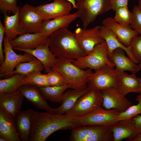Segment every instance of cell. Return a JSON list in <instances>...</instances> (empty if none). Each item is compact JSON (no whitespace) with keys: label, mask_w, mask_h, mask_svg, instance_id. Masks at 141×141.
Returning <instances> with one entry per match:
<instances>
[{"label":"cell","mask_w":141,"mask_h":141,"mask_svg":"<svg viewBox=\"0 0 141 141\" xmlns=\"http://www.w3.org/2000/svg\"><path fill=\"white\" fill-rule=\"evenodd\" d=\"M81 126L79 118L69 114L34 111L33 129L29 141H45L57 131L72 130Z\"/></svg>","instance_id":"obj_1"},{"label":"cell","mask_w":141,"mask_h":141,"mask_svg":"<svg viewBox=\"0 0 141 141\" xmlns=\"http://www.w3.org/2000/svg\"><path fill=\"white\" fill-rule=\"evenodd\" d=\"M48 46L57 58L74 60L87 55L79 46L74 33L62 28L49 36Z\"/></svg>","instance_id":"obj_2"},{"label":"cell","mask_w":141,"mask_h":141,"mask_svg":"<svg viewBox=\"0 0 141 141\" xmlns=\"http://www.w3.org/2000/svg\"><path fill=\"white\" fill-rule=\"evenodd\" d=\"M74 60L57 58L51 70L57 71L63 76L65 83L69 89H84L88 88L87 80L93 73L92 69H82L72 63Z\"/></svg>","instance_id":"obj_3"},{"label":"cell","mask_w":141,"mask_h":141,"mask_svg":"<svg viewBox=\"0 0 141 141\" xmlns=\"http://www.w3.org/2000/svg\"><path fill=\"white\" fill-rule=\"evenodd\" d=\"M77 11L86 29L99 15L111 9V0H76Z\"/></svg>","instance_id":"obj_4"},{"label":"cell","mask_w":141,"mask_h":141,"mask_svg":"<svg viewBox=\"0 0 141 141\" xmlns=\"http://www.w3.org/2000/svg\"><path fill=\"white\" fill-rule=\"evenodd\" d=\"M70 141H114L110 126L88 125L81 126L72 130Z\"/></svg>","instance_id":"obj_5"},{"label":"cell","mask_w":141,"mask_h":141,"mask_svg":"<svg viewBox=\"0 0 141 141\" xmlns=\"http://www.w3.org/2000/svg\"><path fill=\"white\" fill-rule=\"evenodd\" d=\"M103 101L101 90H89L78 99L73 107L66 114L81 118L102 107Z\"/></svg>","instance_id":"obj_6"},{"label":"cell","mask_w":141,"mask_h":141,"mask_svg":"<svg viewBox=\"0 0 141 141\" xmlns=\"http://www.w3.org/2000/svg\"><path fill=\"white\" fill-rule=\"evenodd\" d=\"M107 50V45L104 41L97 45L90 54L74 60L72 63L84 70L90 69L95 70L105 64L114 67L115 65L108 58Z\"/></svg>","instance_id":"obj_7"},{"label":"cell","mask_w":141,"mask_h":141,"mask_svg":"<svg viewBox=\"0 0 141 141\" xmlns=\"http://www.w3.org/2000/svg\"><path fill=\"white\" fill-rule=\"evenodd\" d=\"M3 45V52L5 54L4 61L0 66V76L5 78L13 76L12 73L14 68L19 63L30 61L36 58L27 52L24 54H18L15 52L8 39L5 36Z\"/></svg>","instance_id":"obj_8"},{"label":"cell","mask_w":141,"mask_h":141,"mask_svg":"<svg viewBox=\"0 0 141 141\" xmlns=\"http://www.w3.org/2000/svg\"><path fill=\"white\" fill-rule=\"evenodd\" d=\"M95 70L88 79L87 86L89 90H101L117 87V72L114 67L105 64Z\"/></svg>","instance_id":"obj_9"},{"label":"cell","mask_w":141,"mask_h":141,"mask_svg":"<svg viewBox=\"0 0 141 141\" xmlns=\"http://www.w3.org/2000/svg\"><path fill=\"white\" fill-rule=\"evenodd\" d=\"M43 20L36 7L28 4L24 5L19 10V28L22 33L39 32Z\"/></svg>","instance_id":"obj_10"},{"label":"cell","mask_w":141,"mask_h":141,"mask_svg":"<svg viewBox=\"0 0 141 141\" xmlns=\"http://www.w3.org/2000/svg\"><path fill=\"white\" fill-rule=\"evenodd\" d=\"M120 113L115 109L107 110L102 107L79 118L82 126H110L119 121Z\"/></svg>","instance_id":"obj_11"},{"label":"cell","mask_w":141,"mask_h":141,"mask_svg":"<svg viewBox=\"0 0 141 141\" xmlns=\"http://www.w3.org/2000/svg\"><path fill=\"white\" fill-rule=\"evenodd\" d=\"M100 27L96 26L91 28L78 27L74 33L79 46L87 55L104 41L100 35Z\"/></svg>","instance_id":"obj_12"},{"label":"cell","mask_w":141,"mask_h":141,"mask_svg":"<svg viewBox=\"0 0 141 141\" xmlns=\"http://www.w3.org/2000/svg\"><path fill=\"white\" fill-rule=\"evenodd\" d=\"M36 8L43 21L69 14L73 8L72 4L66 0H54L52 2L41 4Z\"/></svg>","instance_id":"obj_13"},{"label":"cell","mask_w":141,"mask_h":141,"mask_svg":"<svg viewBox=\"0 0 141 141\" xmlns=\"http://www.w3.org/2000/svg\"><path fill=\"white\" fill-rule=\"evenodd\" d=\"M101 91L103 98L102 107L106 109H115L122 113L132 105V103L125 96L120 93L116 87Z\"/></svg>","instance_id":"obj_14"},{"label":"cell","mask_w":141,"mask_h":141,"mask_svg":"<svg viewBox=\"0 0 141 141\" xmlns=\"http://www.w3.org/2000/svg\"><path fill=\"white\" fill-rule=\"evenodd\" d=\"M49 37L39 32L36 33H26L18 35L9 41L13 48L34 49L42 45H48Z\"/></svg>","instance_id":"obj_15"},{"label":"cell","mask_w":141,"mask_h":141,"mask_svg":"<svg viewBox=\"0 0 141 141\" xmlns=\"http://www.w3.org/2000/svg\"><path fill=\"white\" fill-rule=\"evenodd\" d=\"M102 25L111 29L116 35L118 40L125 46L128 47L132 39L138 34L130 26L122 25L111 17L104 19Z\"/></svg>","instance_id":"obj_16"},{"label":"cell","mask_w":141,"mask_h":141,"mask_svg":"<svg viewBox=\"0 0 141 141\" xmlns=\"http://www.w3.org/2000/svg\"><path fill=\"white\" fill-rule=\"evenodd\" d=\"M0 135L8 141H20L21 139L17 131L15 118L0 106Z\"/></svg>","instance_id":"obj_17"},{"label":"cell","mask_w":141,"mask_h":141,"mask_svg":"<svg viewBox=\"0 0 141 141\" xmlns=\"http://www.w3.org/2000/svg\"><path fill=\"white\" fill-rule=\"evenodd\" d=\"M34 112L32 109L20 110L15 116L16 129L22 141H29L33 129Z\"/></svg>","instance_id":"obj_18"},{"label":"cell","mask_w":141,"mask_h":141,"mask_svg":"<svg viewBox=\"0 0 141 141\" xmlns=\"http://www.w3.org/2000/svg\"><path fill=\"white\" fill-rule=\"evenodd\" d=\"M114 141L127 139L132 141L138 134L133 118L118 121L110 126Z\"/></svg>","instance_id":"obj_19"},{"label":"cell","mask_w":141,"mask_h":141,"mask_svg":"<svg viewBox=\"0 0 141 141\" xmlns=\"http://www.w3.org/2000/svg\"><path fill=\"white\" fill-rule=\"evenodd\" d=\"M24 97L19 89L0 93V106L15 118L20 110Z\"/></svg>","instance_id":"obj_20"},{"label":"cell","mask_w":141,"mask_h":141,"mask_svg":"<svg viewBox=\"0 0 141 141\" xmlns=\"http://www.w3.org/2000/svg\"><path fill=\"white\" fill-rule=\"evenodd\" d=\"M79 16L77 11L50 20H43L40 32L49 37L53 32L62 28H67Z\"/></svg>","instance_id":"obj_21"},{"label":"cell","mask_w":141,"mask_h":141,"mask_svg":"<svg viewBox=\"0 0 141 141\" xmlns=\"http://www.w3.org/2000/svg\"><path fill=\"white\" fill-rule=\"evenodd\" d=\"M19 89L24 97L38 108L54 113V108H51L47 103L38 87L34 85L26 84L21 86Z\"/></svg>","instance_id":"obj_22"},{"label":"cell","mask_w":141,"mask_h":141,"mask_svg":"<svg viewBox=\"0 0 141 141\" xmlns=\"http://www.w3.org/2000/svg\"><path fill=\"white\" fill-rule=\"evenodd\" d=\"M124 51L121 48L116 49L110 55H108L109 61L115 65L117 72L129 71L136 73L140 70L139 66L126 56Z\"/></svg>","instance_id":"obj_23"},{"label":"cell","mask_w":141,"mask_h":141,"mask_svg":"<svg viewBox=\"0 0 141 141\" xmlns=\"http://www.w3.org/2000/svg\"><path fill=\"white\" fill-rule=\"evenodd\" d=\"M14 49L28 53L38 59L43 64L46 73L51 70L57 57L51 51L48 45H42L34 49L14 48Z\"/></svg>","instance_id":"obj_24"},{"label":"cell","mask_w":141,"mask_h":141,"mask_svg":"<svg viewBox=\"0 0 141 141\" xmlns=\"http://www.w3.org/2000/svg\"><path fill=\"white\" fill-rule=\"evenodd\" d=\"M99 31L101 36L107 44L108 55H110L116 49L121 48L126 53L132 61L138 63L131 53L130 47H126L121 43L117 39L116 34L111 29L102 25L100 26Z\"/></svg>","instance_id":"obj_25"},{"label":"cell","mask_w":141,"mask_h":141,"mask_svg":"<svg viewBox=\"0 0 141 141\" xmlns=\"http://www.w3.org/2000/svg\"><path fill=\"white\" fill-rule=\"evenodd\" d=\"M116 72L117 88L120 94L125 96L129 93H138L139 81L136 73L128 74L125 72Z\"/></svg>","instance_id":"obj_26"},{"label":"cell","mask_w":141,"mask_h":141,"mask_svg":"<svg viewBox=\"0 0 141 141\" xmlns=\"http://www.w3.org/2000/svg\"><path fill=\"white\" fill-rule=\"evenodd\" d=\"M67 89L62 97L61 104L58 107L54 108V113L65 114L73 107L78 99L89 90L88 88L80 89Z\"/></svg>","instance_id":"obj_27"},{"label":"cell","mask_w":141,"mask_h":141,"mask_svg":"<svg viewBox=\"0 0 141 141\" xmlns=\"http://www.w3.org/2000/svg\"><path fill=\"white\" fill-rule=\"evenodd\" d=\"M19 10L11 16L8 15L7 13L3 14L5 36L9 41L22 34L19 28Z\"/></svg>","instance_id":"obj_28"},{"label":"cell","mask_w":141,"mask_h":141,"mask_svg":"<svg viewBox=\"0 0 141 141\" xmlns=\"http://www.w3.org/2000/svg\"><path fill=\"white\" fill-rule=\"evenodd\" d=\"M42 95L45 99L51 102L61 104L62 97L64 92L69 89V86L66 84L58 86H48L38 87Z\"/></svg>","instance_id":"obj_29"},{"label":"cell","mask_w":141,"mask_h":141,"mask_svg":"<svg viewBox=\"0 0 141 141\" xmlns=\"http://www.w3.org/2000/svg\"><path fill=\"white\" fill-rule=\"evenodd\" d=\"M25 75L16 74L12 76L0 80V93L13 91L25 85Z\"/></svg>","instance_id":"obj_30"},{"label":"cell","mask_w":141,"mask_h":141,"mask_svg":"<svg viewBox=\"0 0 141 141\" xmlns=\"http://www.w3.org/2000/svg\"><path fill=\"white\" fill-rule=\"evenodd\" d=\"M15 69L12 73L13 75L16 74L26 75L34 71H41L44 69V67L41 62L36 58L29 62L19 63Z\"/></svg>","instance_id":"obj_31"},{"label":"cell","mask_w":141,"mask_h":141,"mask_svg":"<svg viewBox=\"0 0 141 141\" xmlns=\"http://www.w3.org/2000/svg\"><path fill=\"white\" fill-rule=\"evenodd\" d=\"M26 84L34 85L38 87L49 86L46 74L40 71H36L25 75Z\"/></svg>","instance_id":"obj_32"},{"label":"cell","mask_w":141,"mask_h":141,"mask_svg":"<svg viewBox=\"0 0 141 141\" xmlns=\"http://www.w3.org/2000/svg\"><path fill=\"white\" fill-rule=\"evenodd\" d=\"M114 20L120 24L130 26L133 18V14L129 10L128 6L119 8L115 11Z\"/></svg>","instance_id":"obj_33"},{"label":"cell","mask_w":141,"mask_h":141,"mask_svg":"<svg viewBox=\"0 0 141 141\" xmlns=\"http://www.w3.org/2000/svg\"><path fill=\"white\" fill-rule=\"evenodd\" d=\"M137 104L131 105L125 111L120 113L119 115V121L133 118L141 114V93L136 97Z\"/></svg>","instance_id":"obj_34"},{"label":"cell","mask_w":141,"mask_h":141,"mask_svg":"<svg viewBox=\"0 0 141 141\" xmlns=\"http://www.w3.org/2000/svg\"><path fill=\"white\" fill-rule=\"evenodd\" d=\"M129 46L134 58L138 63H141V36L133 38L131 41Z\"/></svg>","instance_id":"obj_35"},{"label":"cell","mask_w":141,"mask_h":141,"mask_svg":"<svg viewBox=\"0 0 141 141\" xmlns=\"http://www.w3.org/2000/svg\"><path fill=\"white\" fill-rule=\"evenodd\" d=\"M132 13L133 18L130 27L141 36V10L138 6L134 5Z\"/></svg>","instance_id":"obj_36"},{"label":"cell","mask_w":141,"mask_h":141,"mask_svg":"<svg viewBox=\"0 0 141 141\" xmlns=\"http://www.w3.org/2000/svg\"><path fill=\"white\" fill-rule=\"evenodd\" d=\"M46 75L49 86H58L65 84L63 76L57 71L51 70Z\"/></svg>","instance_id":"obj_37"},{"label":"cell","mask_w":141,"mask_h":141,"mask_svg":"<svg viewBox=\"0 0 141 141\" xmlns=\"http://www.w3.org/2000/svg\"><path fill=\"white\" fill-rule=\"evenodd\" d=\"M17 0H0V9L3 14L11 12L15 14L20 9L17 5Z\"/></svg>","instance_id":"obj_38"},{"label":"cell","mask_w":141,"mask_h":141,"mask_svg":"<svg viewBox=\"0 0 141 141\" xmlns=\"http://www.w3.org/2000/svg\"><path fill=\"white\" fill-rule=\"evenodd\" d=\"M5 34V30L4 26L1 21H0V63L1 64L4 61V56L3 54V49L2 44Z\"/></svg>","instance_id":"obj_39"},{"label":"cell","mask_w":141,"mask_h":141,"mask_svg":"<svg viewBox=\"0 0 141 141\" xmlns=\"http://www.w3.org/2000/svg\"><path fill=\"white\" fill-rule=\"evenodd\" d=\"M128 0H111L112 9L115 11L118 9L128 6Z\"/></svg>","instance_id":"obj_40"},{"label":"cell","mask_w":141,"mask_h":141,"mask_svg":"<svg viewBox=\"0 0 141 141\" xmlns=\"http://www.w3.org/2000/svg\"><path fill=\"white\" fill-rule=\"evenodd\" d=\"M133 118L138 134L141 133V116L138 115Z\"/></svg>","instance_id":"obj_41"},{"label":"cell","mask_w":141,"mask_h":141,"mask_svg":"<svg viewBox=\"0 0 141 141\" xmlns=\"http://www.w3.org/2000/svg\"><path fill=\"white\" fill-rule=\"evenodd\" d=\"M132 141H141V133L138 134Z\"/></svg>","instance_id":"obj_42"},{"label":"cell","mask_w":141,"mask_h":141,"mask_svg":"<svg viewBox=\"0 0 141 141\" xmlns=\"http://www.w3.org/2000/svg\"><path fill=\"white\" fill-rule=\"evenodd\" d=\"M49 1H51V0H48ZM66 0L70 3L73 6V8L74 9H77V7L76 5V0Z\"/></svg>","instance_id":"obj_43"},{"label":"cell","mask_w":141,"mask_h":141,"mask_svg":"<svg viewBox=\"0 0 141 141\" xmlns=\"http://www.w3.org/2000/svg\"><path fill=\"white\" fill-rule=\"evenodd\" d=\"M139 81V87L138 91V93H141V78H138Z\"/></svg>","instance_id":"obj_44"},{"label":"cell","mask_w":141,"mask_h":141,"mask_svg":"<svg viewBox=\"0 0 141 141\" xmlns=\"http://www.w3.org/2000/svg\"><path fill=\"white\" fill-rule=\"evenodd\" d=\"M0 141H8L4 137L0 135Z\"/></svg>","instance_id":"obj_45"},{"label":"cell","mask_w":141,"mask_h":141,"mask_svg":"<svg viewBox=\"0 0 141 141\" xmlns=\"http://www.w3.org/2000/svg\"><path fill=\"white\" fill-rule=\"evenodd\" d=\"M139 8L141 10V0H139L138 1V5Z\"/></svg>","instance_id":"obj_46"},{"label":"cell","mask_w":141,"mask_h":141,"mask_svg":"<svg viewBox=\"0 0 141 141\" xmlns=\"http://www.w3.org/2000/svg\"><path fill=\"white\" fill-rule=\"evenodd\" d=\"M138 65L140 68V70H141V63H139Z\"/></svg>","instance_id":"obj_47"},{"label":"cell","mask_w":141,"mask_h":141,"mask_svg":"<svg viewBox=\"0 0 141 141\" xmlns=\"http://www.w3.org/2000/svg\"></svg>","instance_id":"obj_48"}]
</instances>
